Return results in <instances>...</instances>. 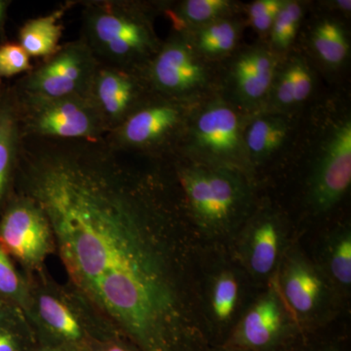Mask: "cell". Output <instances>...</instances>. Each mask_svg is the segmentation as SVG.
I'll list each match as a JSON object with an SVG mask.
<instances>
[{
    "label": "cell",
    "mask_w": 351,
    "mask_h": 351,
    "mask_svg": "<svg viewBox=\"0 0 351 351\" xmlns=\"http://www.w3.org/2000/svg\"><path fill=\"white\" fill-rule=\"evenodd\" d=\"M21 149L22 195L43 210L71 290L98 319L138 351H213L193 240L161 182L104 141Z\"/></svg>",
    "instance_id": "1"
},
{
    "label": "cell",
    "mask_w": 351,
    "mask_h": 351,
    "mask_svg": "<svg viewBox=\"0 0 351 351\" xmlns=\"http://www.w3.org/2000/svg\"><path fill=\"white\" fill-rule=\"evenodd\" d=\"M82 34L99 63L124 71L156 47L151 27L126 2H87L82 13Z\"/></svg>",
    "instance_id": "2"
},
{
    "label": "cell",
    "mask_w": 351,
    "mask_h": 351,
    "mask_svg": "<svg viewBox=\"0 0 351 351\" xmlns=\"http://www.w3.org/2000/svg\"><path fill=\"white\" fill-rule=\"evenodd\" d=\"M179 179L191 218L201 233L212 239L232 234L249 203L248 186L239 172L195 166L180 170Z\"/></svg>",
    "instance_id": "3"
},
{
    "label": "cell",
    "mask_w": 351,
    "mask_h": 351,
    "mask_svg": "<svg viewBox=\"0 0 351 351\" xmlns=\"http://www.w3.org/2000/svg\"><path fill=\"white\" fill-rule=\"evenodd\" d=\"M27 284V320L41 332L57 339L58 345L87 351L88 345L95 337L101 332L112 334L71 289L66 291L51 282L43 271L32 274Z\"/></svg>",
    "instance_id": "4"
},
{
    "label": "cell",
    "mask_w": 351,
    "mask_h": 351,
    "mask_svg": "<svg viewBox=\"0 0 351 351\" xmlns=\"http://www.w3.org/2000/svg\"><path fill=\"white\" fill-rule=\"evenodd\" d=\"M24 137L100 142L107 126L88 96L36 99L18 96Z\"/></svg>",
    "instance_id": "5"
},
{
    "label": "cell",
    "mask_w": 351,
    "mask_h": 351,
    "mask_svg": "<svg viewBox=\"0 0 351 351\" xmlns=\"http://www.w3.org/2000/svg\"><path fill=\"white\" fill-rule=\"evenodd\" d=\"M99 64L82 38L69 43L29 71L21 83L19 95L36 99L88 96Z\"/></svg>",
    "instance_id": "6"
},
{
    "label": "cell",
    "mask_w": 351,
    "mask_h": 351,
    "mask_svg": "<svg viewBox=\"0 0 351 351\" xmlns=\"http://www.w3.org/2000/svg\"><path fill=\"white\" fill-rule=\"evenodd\" d=\"M276 281L251 304L221 346L240 351H285L294 343V321Z\"/></svg>",
    "instance_id": "7"
},
{
    "label": "cell",
    "mask_w": 351,
    "mask_h": 351,
    "mask_svg": "<svg viewBox=\"0 0 351 351\" xmlns=\"http://www.w3.org/2000/svg\"><path fill=\"white\" fill-rule=\"evenodd\" d=\"M0 248L32 274L43 271L46 258L55 252L49 223L29 198L21 195L7 208L0 221Z\"/></svg>",
    "instance_id": "8"
},
{
    "label": "cell",
    "mask_w": 351,
    "mask_h": 351,
    "mask_svg": "<svg viewBox=\"0 0 351 351\" xmlns=\"http://www.w3.org/2000/svg\"><path fill=\"white\" fill-rule=\"evenodd\" d=\"M350 184L351 122L348 119L332 132L311 176V205L321 213L329 211L346 195Z\"/></svg>",
    "instance_id": "9"
},
{
    "label": "cell",
    "mask_w": 351,
    "mask_h": 351,
    "mask_svg": "<svg viewBox=\"0 0 351 351\" xmlns=\"http://www.w3.org/2000/svg\"><path fill=\"white\" fill-rule=\"evenodd\" d=\"M276 281L281 299L295 323L308 322L324 306L328 287L324 276L299 252H291L281 262Z\"/></svg>",
    "instance_id": "10"
},
{
    "label": "cell",
    "mask_w": 351,
    "mask_h": 351,
    "mask_svg": "<svg viewBox=\"0 0 351 351\" xmlns=\"http://www.w3.org/2000/svg\"><path fill=\"white\" fill-rule=\"evenodd\" d=\"M243 283L239 270L219 265L201 284V300L208 332L214 348L226 343L240 318Z\"/></svg>",
    "instance_id": "11"
},
{
    "label": "cell",
    "mask_w": 351,
    "mask_h": 351,
    "mask_svg": "<svg viewBox=\"0 0 351 351\" xmlns=\"http://www.w3.org/2000/svg\"><path fill=\"white\" fill-rule=\"evenodd\" d=\"M285 250V230L280 219L270 213L255 217L237 243V255L247 274L258 281L276 276Z\"/></svg>",
    "instance_id": "12"
},
{
    "label": "cell",
    "mask_w": 351,
    "mask_h": 351,
    "mask_svg": "<svg viewBox=\"0 0 351 351\" xmlns=\"http://www.w3.org/2000/svg\"><path fill=\"white\" fill-rule=\"evenodd\" d=\"M138 95L137 82L127 71L99 64L89 97L107 126L108 134L134 112Z\"/></svg>",
    "instance_id": "13"
},
{
    "label": "cell",
    "mask_w": 351,
    "mask_h": 351,
    "mask_svg": "<svg viewBox=\"0 0 351 351\" xmlns=\"http://www.w3.org/2000/svg\"><path fill=\"white\" fill-rule=\"evenodd\" d=\"M181 119L179 108L156 104L138 108L108 137L112 147H145L158 144L174 130Z\"/></svg>",
    "instance_id": "14"
},
{
    "label": "cell",
    "mask_w": 351,
    "mask_h": 351,
    "mask_svg": "<svg viewBox=\"0 0 351 351\" xmlns=\"http://www.w3.org/2000/svg\"><path fill=\"white\" fill-rule=\"evenodd\" d=\"M152 82L161 91L184 94L205 82V73L186 43L173 40L157 53L149 68Z\"/></svg>",
    "instance_id": "15"
},
{
    "label": "cell",
    "mask_w": 351,
    "mask_h": 351,
    "mask_svg": "<svg viewBox=\"0 0 351 351\" xmlns=\"http://www.w3.org/2000/svg\"><path fill=\"white\" fill-rule=\"evenodd\" d=\"M193 136L201 149L217 158L232 161L241 152L239 117L226 106H213L201 113Z\"/></svg>",
    "instance_id": "16"
},
{
    "label": "cell",
    "mask_w": 351,
    "mask_h": 351,
    "mask_svg": "<svg viewBox=\"0 0 351 351\" xmlns=\"http://www.w3.org/2000/svg\"><path fill=\"white\" fill-rule=\"evenodd\" d=\"M22 117L17 99L0 100V205L5 198L22 147Z\"/></svg>",
    "instance_id": "17"
},
{
    "label": "cell",
    "mask_w": 351,
    "mask_h": 351,
    "mask_svg": "<svg viewBox=\"0 0 351 351\" xmlns=\"http://www.w3.org/2000/svg\"><path fill=\"white\" fill-rule=\"evenodd\" d=\"M276 61L267 51L245 53L234 66V77L240 94L247 100H258L267 93L274 78Z\"/></svg>",
    "instance_id": "18"
},
{
    "label": "cell",
    "mask_w": 351,
    "mask_h": 351,
    "mask_svg": "<svg viewBox=\"0 0 351 351\" xmlns=\"http://www.w3.org/2000/svg\"><path fill=\"white\" fill-rule=\"evenodd\" d=\"M64 9L27 21L19 32V45L29 57L49 58L59 50Z\"/></svg>",
    "instance_id": "19"
},
{
    "label": "cell",
    "mask_w": 351,
    "mask_h": 351,
    "mask_svg": "<svg viewBox=\"0 0 351 351\" xmlns=\"http://www.w3.org/2000/svg\"><path fill=\"white\" fill-rule=\"evenodd\" d=\"M287 131V125L282 119L276 117L256 119L247 131V149L254 158L269 156L283 144Z\"/></svg>",
    "instance_id": "20"
},
{
    "label": "cell",
    "mask_w": 351,
    "mask_h": 351,
    "mask_svg": "<svg viewBox=\"0 0 351 351\" xmlns=\"http://www.w3.org/2000/svg\"><path fill=\"white\" fill-rule=\"evenodd\" d=\"M325 263L330 278L339 289L350 290L351 286V232L348 228L332 235L325 252Z\"/></svg>",
    "instance_id": "21"
},
{
    "label": "cell",
    "mask_w": 351,
    "mask_h": 351,
    "mask_svg": "<svg viewBox=\"0 0 351 351\" xmlns=\"http://www.w3.org/2000/svg\"><path fill=\"white\" fill-rule=\"evenodd\" d=\"M313 43L321 59L331 66H339L348 53L345 32L337 23L325 21L314 29Z\"/></svg>",
    "instance_id": "22"
},
{
    "label": "cell",
    "mask_w": 351,
    "mask_h": 351,
    "mask_svg": "<svg viewBox=\"0 0 351 351\" xmlns=\"http://www.w3.org/2000/svg\"><path fill=\"white\" fill-rule=\"evenodd\" d=\"M313 89L308 69L302 62L289 66L279 80L276 99L282 106H291L306 100Z\"/></svg>",
    "instance_id": "23"
},
{
    "label": "cell",
    "mask_w": 351,
    "mask_h": 351,
    "mask_svg": "<svg viewBox=\"0 0 351 351\" xmlns=\"http://www.w3.org/2000/svg\"><path fill=\"white\" fill-rule=\"evenodd\" d=\"M0 295L19 307L27 316L29 309V284L20 276L8 254L0 248Z\"/></svg>",
    "instance_id": "24"
},
{
    "label": "cell",
    "mask_w": 351,
    "mask_h": 351,
    "mask_svg": "<svg viewBox=\"0 0 351 351\" xmlns=\"http://www.w3.org/2000/svg\"><path fill=\"white\" fill-rule=\"evenodd\" d=\"M237 39V27L228 22L210 25L198 36V47L209 55H219L232 50Z\"/></svg>",
    "instance_id": "25"
},
{
    "label": "cell",
    "mask_w": 351,
    "mask_h": 351,
    "mask_svg": "<svg viewBox=\"0 0 351 351\" xmlns=\"http://www.w3.org/2000/svg\"><path fill=\"white\" fill-rule=\"evenodd\" d=\"M302 7L297 2L283 3L272 25V40L279 48H287L297 34L301 23Z\"/></svg>",
    "instance_id": "26"
},
{
    "label": "cell",
    "mask_w": 351,
    "mask_h": 351,
    "mask_svg": "<svg viewBox=\"0 0 351 351\" xmlns=\"http://www.w3.org/2000/svg\"><path fill=\"white\" fill-rule=\"evenodd\" d=\"M27 318L18 306L0 318V351H22Z\"/></svg>",
    "instance_id": "27"
},
{
    "label": "cell",
    "mask_w": 351,
    "mask_h": 351,
    "mask_svg": "<svg viewBox=\"0 0 351 351\" xmlns=\"http://www.w3.org/2000/svg\"><path fill=\"white\" fill-rule=\"evenodd\" d=\"M32 69L31 57L19 43L0 46V80L27 73Z\"/></svg>",
    "instance_id": "28"
},
{
    "label": "cell",
    "mask_w": 351,
    "mask_h": 351,
    "mask_svg": "<svg viewBox=\"0 0 351 351\" xmlns=\"http://www.w3.org/2000/svg\"><path fill=\"white\" fill-rule=\"evenodd\" d=\"M226 0H188L182 4L180 13L189 22L205 23L213 20L228 9Z\"/></svg>",
    "instance_id": "29"
},
{
    "label": "cell",
    "mask_w": 351,
    "mask_h": 351,
    "mask_svg": "<svg viewBox=\"0 0 351 351\" xmlns=\"http://www.w3.org/2000/svg\"><path fill=\"white\" fill-rule=\"evenodd\" d=\"M282 5L279 0H260L252 4L249 15L253 27L258 32L269 31Z\"/></svg>",
    "instance_id": "30"
},
{
    "label": "cell",
    "mask_w": 351,
    "mask_h": 351,
    "mask_svg": "<svg viewBox=\"0 0 351 351\" xmlns=\"http://www.w3.org/2000/svg\"><path fill=\"white\" fill-rule=\"evenodd\" d=\"M285 351H343L339 346L332 345V343H324V345H317L313 346H300V348H294L290 346Z\"/></svg>",
    "instance_id": "31"
},
{
    "label": "cell",
    "mask_w": 351,
    "mask_h": 351,
    "mask_svg": "<svg viewBox=\"0 0 351 351\" xmlns=\"http://www.w3.org/2000/svg\"><path fill=\"white\" fill-rule=\"evenodd\" d=\"M9 1L0 0V31L3 29L5 23L7 9H8Z\"/></svg>",
    "instance_id": "32"
},
{
    "label": "cell",
    "mask_w": 351,
    "mask_h": 351,
    "mask_svg": "<svg viewBox=\"0 0 351 351\" xmlns=\"http://www.w3.org/2000/svg\"><path fill=\"white\" fill-rule=\"evenodd\" d=\"M14 306H16L15 304H11L10 302L7 301L0 295V318L3 317Z\"/></svg>",
    "instance_id": "33"
},
{
    "label": "cell",
    "mask_w": 351,
    "mask_h": 351,
    "mask_svg": "<svg viewBox=\"0 0 351 351\" xmlns=\"http://www.w3.org/2000/svg\"><path fill=\"white\" fill-rule=\"evenodd\" d=\"M34 351H78L73 350V348H69L66 346L60 345H50L45 346V348H41L40 350Z\"/></svg>",
    "instance_id": "34"
},
{
    "label": "cell",
    "mask_w": 351,
    "mask_h": 351,
    "mask_svg": "<svg viewBox=\"0 0 351 351\" xmlns=\"http://www.w3.org/2000/svg\"><path fill=\"white\" fill-rule=\"evenodd\" d=\"M103 351H131V350H127V348H123V346H121L113 345V346H108L107 350H105Z\"/></svg>",
    "instance_id": "35"
},
{
    "label": "cell",
    "mask_w": 351,
    "mask_h": 351,
    "mask_svg": "<svg viewBox=\"0 0 351 351\" xmlns=\"http://www.w3.org/2000/svg\"><path fill=\"white\" fill-rule=\"evenodd\" d=\"M213 351H240L233 350V348H226V346H219V348H214Z\"/></svg>",
    "instance_id": "36"
}]
</instances>
